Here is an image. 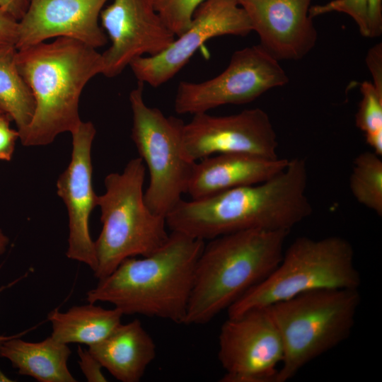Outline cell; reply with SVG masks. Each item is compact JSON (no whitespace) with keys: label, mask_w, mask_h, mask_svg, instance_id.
Wrapping results in <instances>:
<instances>
[{"label":"cell","mask_w":382,"mask_h":382,"mask_svg":"<svg viewBox=\"0 0 382 382\" xmlns=\"http://www.w3.org/2000/svg\"><path fill=\"white\" fill-rule=\"evenodd\" d=\"M361 300L359 289H323L268 306L284 347L274 382L289 381L311 361L345 341Z\"/></svg>","instance_id":"5b68a950"},{"label":"cell","mask_w":382,"mask_h":382,"mask_svg":"<svg viewBox=\"0 0 382 382\" xmlns=\"http://www.w3.org/2000/svg\"><path fill=\"white\" fill-rule=\"evenodd\" d=\"M331 12H341L349 16L357 25L361 35L369 37L368 0H332L326 4L311 6V18Z\"/></svg>","instance_id":"d4e9b609"},{"label":"cell","mask_w":382,"mask_h":382,"mask_svg":"<svg viewBox=\"0 0 382 382\" xmlns=\"http://www.w3.org/2000/svg\"><path fill=\"white\" fill-rule=\"evenodd\" d=\"M361 100L355 115L356 126L364 134L372 151L382 156V93L370 81L361 83Z\"/></svg>","instance_id":"603a6c76"},{"label":"cell","mask_w":382,"mask_h":382,"mask_svg":"<svg viewBox=\"0 0 382 382\" xmlns=\"http://www.w3.org/2000/svg\"><path fill=\"white\" fill-rule=\"evenodd\" d=\"M221 382H274L284 359L278 329L267 307L228 317L219 335Z\"/></svg>","instance_id":"30bf717a"},{"label":"cell","mask_w":382,"mask_h":382,"mask_svg":"<svg viewBox=\"0 0 382 382\" xmlns=\"http://www.w3.org/2000/svg\"><path fill=\"white\" fill-rule=\"evenodd\" d=\"M289 159L267 158L246 154H222L196 162L187 194L204 198L232 188L262 183L287 165Z\"/></svg>","instance_id":"e0dca14e"},{"label":"cell","mask_w":382,"mask_h":382,"mask_svg":"<svg viewBox=\"0 0 382 382\" xmlns=\"http://www.w3.org/2000/svg\"><path fill=\"white\" fill-rule=\"evenodd\" d=\"M349 186L356 200L382 216V160L372 151L359 154L353 162Z\"/></svg>","instance_id":"7402d4cb"},{"label":"cell","mask_w":382,"mask_h":382,"mask_svg":"<svg viewBox=\"0 0 382 382\" xmlns=\"http://www.w3.org/2000/svg\"><path fill=\"white\" fill-rule=\"evenodd\" d=\"M366 63L371 74L375 88L382 93V44L371 47L366 57Z\"/></svg>","instance_id":"83f0119b"},{"label":"cell","mask_w":382,"mask_h":382,"mask_svg":"<svg viewBox=\"0 0 382 382\" xmlns=\"http://www.w3.org/2000/svg\"><path fill=\"white\" fill-rule=\"evenodd\" d=\"M16 52L13 44H0V107L15 122L20 139L32 121L35 103L17 67Z\"/></svg>","instance_id":"44dd1931"},{"label":"cell","mask_w":382,"mask_h":382,"mask_svg":"<svg viewBox=\"0 0 382 382\" xmlns=\"http://www.w3.org/2000/svg\"><path fill=\"white\" fill-rule=\"evenodd\" d=\"M16 335H9V336H6V335H0V345H1V344L3 342H4V341H6V340H8V339H10V338L14 337Z\"/></svg>","instance_id":"836d02e7"},{"label":"cell","mask_w":382,"mask_h":382,"mask_svg":"<svg viewBox=\"0 0 382 382\" xmlns=\"http://www.w3.org/2000/svg\"><path fill=\"white\" fill-rule=\"evenodd\" d=\"M361 283L354 248L346 238L299 237L284 249L276 268L228 307V317L309 291L359 289Z\"/></svg>","instance_id":"52a82bcc"},{"label":"cell","mask_w":382,"mask_h":382,"mask_svg":"<svg viewBox=\"0 0 382 382\" xmlns=\"http://www.w3.org/2000/svg\"><path fill=\"white\" fill-rule=\"evenodd\" d=\"M108 0H30L18 21L16 47L20 50L50 38L69 37L93 48L108 42L98 20Z\"/></svg>","instance_id":"9a60e30c"},{"label":"cell","mask_w":382,"mask_h":382,"mask_svg":"<svg viewBox=\"0 0 382 382\" xmlns=\"http://www.w3.org/2000/svg\"><path fill=\"white\" fill-rule=\"evenodd\" d=\"M30 2V0H0V8L18 21L26 12Z\"/></svg>","instance_id":"4dcf8cb0"},{"label":"cell","mask_w":382,"mask_h":382,"mask_svg":"<svg viewBox=\"0 0 382 382\" xmlns=\"http://www.w3.org/2000/svg\"><path fill=\"white\" fill-rule=\"evenodd\" d=\"M122 313L117 308H104L96 303L74 306L65 312L54 309L47 319L51 336L64 344L79 343L88 347L107 337L121 323Z\"/></svg>","instance_id":"ffe728a7"},{"label":"cell","mask_w":382,"mask_h":382,"mask_svg":"<svg viewBox=\"0 0 382 382\" xmlns=\"http://www.w3.org/2000/svg\"><path fill=\"white\" fill-rule=\"evenodd\" d=\"M13 381L8 378L0 369V382H11Z\"/></svg>","instance_id":"d6a6232c"},{"label":"cell","mask_w":382,"mask_h":382,"mask_svg":"<svg viewBox=\"0 0 382 382\" xmlns=\"http://www.w3.org/2000/svg\"><path fill=\"white\" fill-rule=\"evenodd\" d=\"M18 21L0 8V44L16 45Z\"/></svg>","instance_id":"f1b7e54d"},{"label":"cell","mask_w":382,"mask_h":382,"mask_svg":"<svg viewBox=\"0 0 382 382\" xmlns=\"http://www.w3.org/2000/svg\"><path fill=\"white\" fill-rule=\"evenodd\" d=\"M237 1L259 36V45L279 62L301 60L315 47L312 0Z\"/></svg>","instance_id":"2e32d148"},{"label":"cell","mask_w":382,"mask_h":382,"mask_svg":"<svg viewBox=\"0 0 382 382\" xmlns=\"http://www.w3.org/2000/svg\"><path fill=\"white\" fill-rule=\"evenodd\" d=\"M88 349L103 368L122 382L139 381L156 355V344L139 319L121 323Z\"/></svg>","instance_id":"ac0fdd59"},{"label":"cell","mask_w":382,"mask_h":382,"mask_svg":"<svg viewBox=\"0 0 382 382\" xmlns=\"http://www.w3.org/2000/svg\"><path fill=\"white\" fill-rule=\"evenodd\" d=\"M288 82L279 62L258 44L234 52L227 67L212 79L180 81L174 108L178 114L195 115L224 105L244 104Z\"/></svg>","instance_id":"9c48e42d"},{"label":"cell","mask_w":382,"mask_h":382,"mask_svg":"<svg viewBox=\"0 0 382 382\" xmlns=\"http://www.w3.org/2000/svg\"><path fill=\"white\" fill-rule=\"evenodd\" d=\"M369 37H378L382 33V0H368Z\"/></svg>","instance_id":"f546056e"},{"label":"cell","mask_w":382,"mask_h":382,"mask_svg":"<svg viewBox=\"0 0 382 382\" xmlns=\"http://www.w3.org/2000/svg\"><path fill=\"white\" fill-rule=\"evenodd\" d=\"M253 31L237 0H205L195 10L188 28L163 51L134 59L129 66L138 81L158 87L175 76L195 52L211 38L245 37Z\"/></svg>","instance_id":"8fae6325"},{"label":"cell","mask_w":382,"mask_h":382,"mask_svg":"<svg viewBox=\"0 0 382 382\" xmlns=\"http://www.w3.org/2000/svg\"><path fill=\"white\" fill-rule=\"evenodd\" d=\"M77 353L79 358V367L88 382L108 381L102 371L101 364L88 349L79 346Z\"/></svg>","instance_id":"4316f807"},{"label":"cell","mask_w":382,"mask_h":382,"mask_svg":"<svg viewBox=\"0 0 382 382\" xmlns=\"http://www.w3.org/2000/svg\"><path fill=\"white\" fill-rule=\"evenodd\" d=\"M4 112L0 107V113Z\"/></svg>","instance_id":"e575fe53"},{"label":"cell","mask_w":382,"mask_h":382,"mask_svg":"<svg viewBox=\"0 0 382 382\" xmlns=\"http://www.w3.org/2000/svg\"><path fill=\"white\" fill-rule=\"evenodd\" d=\"M9 243L8 237L0 228V256L6 251Z\"/></svg>","instance_id":"1f68e13d"},{"label":"cell","mask_w":382,"mask_h":382,"mask_svg":"<svg viewBox=\"0 0 382 382\" xmlns=\"http://www.w3.org/2000/svg\"><path fill=\"white\" fill-rule=\"evenodd\" d=\"M144 85L138 81L129 96L132 113L131 137L149 173L145 203L154 214L166 218L187 192L197 161L184 153L185 122L148 106L143 97Z\"/></svg>","instance_id":"ba28073f"},{"label":"cell","mask_w":382,"mask_h":382,"mask_svg":"<svg viewBox=\"0 0 382 382\" xmlns=\"http://www.w3.org/2000/svg\"><path fill=\"white\" fill-rule=\"evenodd\" d=\"M146 168L143 160H130L122 173H109L105 192L97 196L102 230L94 241L96 279L112 273L125 259L149 255L168 240L166 218L154 214L144 201Z\"/></svg>","instance_id":"8992f818"},{"label":"cell","mask_w":382,"mask_h":382,"mask_svg":"<svg viewBox=\"0 0 382 382\" xmlns=\"http://www.w3.org/2000/svg\"><path fill=\"white\" fill-rule=\"evenodd\" d=\"M96 132L92 122H81L71 133V161L57 182V194L64 201L69 216L66 256L84 263L93 272L97 268V260L94 241L90 234L89 219L97 207L98 195L92 184L91 163V147Z\"/></svg>","instance_id":"5bb4252c"},{"label":"cell","mask_w":382,"mask_h":382,"mask_svg":"<svg viewBox=\"0 0 382 382\" xmlns=\"http://www.w3.org/2000/svg\"><path fill=\"white\" fill-rule=\"evenodd\" d=\"M308 182L306 161L289 159L282 170L262 183L182 199L166 215V226L203 241L251 229L291 231L312 213Z\"/></svg>","instance_id":"6da1fadb"},{"label":"cell","mask_w":382,"mask_h":382,"mask_svg":"<svg viewBox=\"0 0 382 382\" xmlns=\"http://www.w3.org/2000/svg\"><path fill=\"white\" fill-rule=\"evenodd\" d=\"M16 62L35 103L32 121L20 139L22 144L45 146L63 132H73L82 122V91L103 72L102 54L76 40L57 37L17 50Z\"/></svg>","instance_id":"3957f363"},{"label":"cell","mask_w":382,"mask_h":382,"mask_svg":"<svg viewBox=\"0 0 382 382\" xmlns=\"http://www.w3.org/2000/svg\"><path fill=\"white\" fill-rule=\"evenodd\" d=\"M204 1L154 0V5L167 28L178 37L188 28L195 10Z\"/></svg>","instance_id":"cb8c5ba5"},{"label":"cell","mask_w":382,"mask_h":382,"mask_svg":"<svg viewBox=\"0 0 382 382\" xmlns=\"http://www.w3.org/2000/svg\"><path fill=\"white\" fill-rule=\"evenodd\" d=\"M102 28L111 41L102 53V74H120L135 59L154 56L175 39L156 12L154 0H113L100 14Z\"/></svg>","instance_id":"4fadbf2b"},{"label":"cell","mask_w":382,"mask_h":382,"mask_svg":"<svg viewBox=\"0 0 382 382\" xmlns=\"http://www.w3.org/2000/svg\"><path fill=\"white\" fill-rule=\"evenodd\" d=\"M183 145L185 156L193 161L222 154L279 157L274 126L267 113L258 108L224 116L196 113L184 124Z\"/></svg>","instance_id":"7c38bea8"},{"label":"cell","mask_w":382,"mask_h":382,"mask_svg":"<svg viewBox=\"0 0 382 382\" xmlns=\"http://www.w3.org/2000/svg\"><path fill=\"white\" fill-rule=\"evenodd\" d=\"M204 241L171 231L156 251L125 259L86 294L87 302L112 304L139 314L184 324L195 271Z\"/></svg>","instance_id":"7a4b0ae2"},{"label":"cell","mask_w":382,"mask_h":382,"mask_svg":"<svg viewBox=\"0 0 382 382\" xmlns=\"http://www.w3.org/2000/svg\"><path fill=\"white\" fill-rule=\"evenodd\" d=\"M289 233L251 229L209 240L196 265L184 324L209 323L266 278L279 263Z\"/></svg>","instance_id":"277c9868"},{"label":"cell","mask_w":382,"mask_h":382,"mask_svg":"<svg viewBox=\"0 0 382 382\" xmlns=\"http://www.w3.org/2000/svg\"><path fill=\"white\" fill-rule=\"evenodd\" d=\"M11 117L5 112L0 113V161L11 160L19 134L11 127Z\"/></svg>","instance_id":"484cf974"},{"label":"cell","mask_w":382,"mask_h":382,"mask_svg":"<svg viewBox=\"0 0 382 382\" xmlns=\"http://www.w3.org/2000/svg\"><path fill=\"white\" fill-rule=\"evenodd\" d=\"M16 334L0 345V357L8 359L18 374L30 376L40 382H76L68 367L71 351L67 344L51 335L33 342Z\"/></svg>","instance_id":"d6986e66"}]
</instances>
